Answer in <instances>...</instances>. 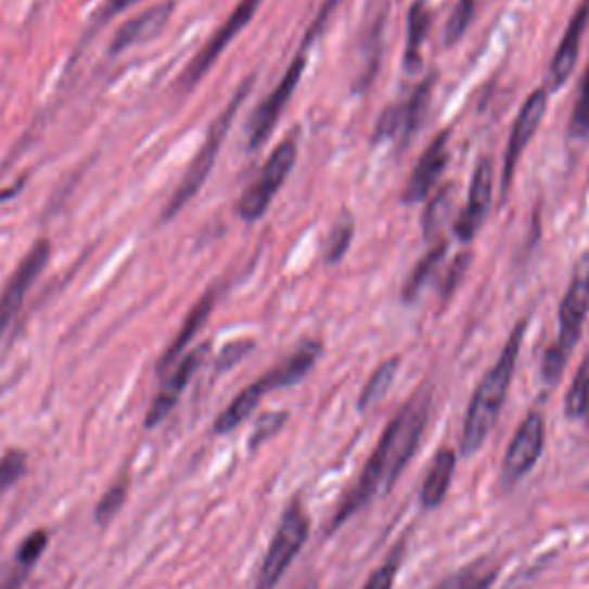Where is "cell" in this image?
<instances>
[{
    "mask_svg": "<svg viewBox=\"0 0 589 589\" xmlns=\"http://www.w3.org/2000/svg\"><path fill=\"white\" fill-rule=\"evenodd\" d=\"M428 410L431 401L428 394L424 392L412 396L410 401L396 412V417L385 428L383 438H380L375 451L371 453L364 472L359 474L357 486L348 492L344 504L338 507L332 527L346 523L357 509L367 507L371 500L387 496L396 479L401 477V472L412 459V453L420 447L428 422Z\"/></svg>",
    "mask_w": 589,
    "mask_h": 589,
    "instance_id": "cell-1",
    "label": "cell"
},
{
    "mask_svg": "<svg viewBox=\"0 0 589 589\" xmlns=\"http://www.w3.org/2000/svg\"><path fill=\"white\" fill-rule=\"evenodd\" d=\"M525 330H527V320H521L514 328V332L509 334L498 362L492 364V369L484 375L477 392H474L472 396L468 414H465V424H463V438H461L463 456L477 453L482 445L486 443L488 433L498 422L509 385H511V377H514V371H516V359L523 346Z\"/></svg>",
    "mask_w": 589,
    "mask_h": 589,
    "instance_id": "cell-2",
    "label": "cell"
},
{
    "mask_svg": "<svg viewBox=\"0 0 589 589\" xmlns=\"http://www.w3.org/2000/svg\"><path fill=\"white\" fill-rule=\"evenodd\" d=\"M252 84H254V76H249V79H246L238 88V92L233 94V100L228 102V106L223 108L221 116L215 120L210 131H207V139H205L203 148L199 150V155L194 157L192 166L187 168V174H184L180 187L176 189L174 199H170L168 205H166L164 219H174L182 210V207L199 194V189L205 184L207 176H210V170H213V166L217 162V155H219V150L223 145L228 129H231V125H233V118L238 116V111H240L242 102L246 100V94L252 92Z\"/></svg>",
    "mask_w": 589,
    "mask_h": 589,
    "instance_id": "cell-3",
    "label": "cell"
},
{
    "mask_svg": "<svg viewBox=\"0 0 589 589\" xmlns=\"http://www.w3.org/2000/svg\"><path fill=\"white\" fill-rule=\"evenodd\" d=\"M307 539H309V518L304 514L299 502H293L286 511H283L272 543L268 548V553H265L256 589H274L283 574L289 572V566L295 562Z\"/></svg>",
    "mask_w": 589,
    "mask_h": 589,
    "instance_id": "cell-4",
    "label": "cell"
},
{
    "mask_svg": "<svg viewBox=\"0 0 589 589\" xmlns=\"http://www.w3.org/2000/svg\"><path fill=\"white\" fill-rule=\"evenodd\" d=\"M295 162H297V141L295 139H286L281 145H277L268 164L263 166L258 180L249 189H246L244 196L240 199L238 213L244 221H256L265 213H268V207L272 205L274 196L279 194L281 184L286 182V178L291 176Z\"/></svg>",
    "mask_w": 589,
    "mask_h": 589,
    "instance_id": "cell-5",
    "label": "cell"
},
{
    "mask_svg": "<svg viewBox=\"0 0 589 589\" xmlns=\"http://www.w3.org/2000/svg\"><path fill=\"white\" fill-rule=\"evenodd\" d=\"M263 0H240L235 5V10L231 12V16L226 18V22L219 26V30L210 37V40L205 42V47L194 55V61L187 65V69L180 76V88L182 90H192L203 76L213 69V65L217 63L219 55L226 51V47L231 44L235 37L242 33V28L252 22L254 14L258 12Z\"/></svg>",
    "mask_w": 589,
    "mask_h": 589,
    "instance_id": "cell-6",
    "label": "cell"
},
{
    "mask_svg": "<svg viewBox=\"0 0 589 589\" xmlns=\"http://www.w3.org/2000/svg\"><path fill=\"white\" fill-rule=\"evenodd\" d=\"M49 256H51L49 240H40L30 246V252L24 256V260L16 265L14 274L8 281V286L3 289V293H0V338H3L5 332L10 330L30 286L47 268Z\"/></svg>",
    "mask_w": 589,
    "mask_h": 589,
    "instance_id": "cell-7",
    "label": "cell"
},
{
    "mask_svg": "<svg viewBox=\"0 0 589 589\" xmlns=\"http://www.w3.org/2000/svg\"><path fill=\"white\" fill-rule=\"evenodd\" d=\"M304 69H307V55L299 53L297 59L291 63V67L286 69V74L281 76V81L277 84V88L268 94V98L263 100V104L256 108L252 125H249V145L252 150L260 148L268 137L272 135V129L277 127L283 108L289 106L293 92L302 79Z\"/></svg>",
    "mask_w": 589,
    "mask_h": 589,
    "instance_id": "cell-8",
    "label": "cell"
},
{
    "mask_svg": "<svg viewBox=\"0 0 589 589\" xmlns=\"http://www.w3.org/2000/svg\"><path fill=\"white\" fill-rule=\"evenodd\" d=\"M587 311H589V254H585L578 260L572 286L566 289V295L560 304V336L555 346L564 355H572V350L576 348Z\"/></svg>",
    "mask_w": 589,
    "mask_h": 589,
    "instance_id": "cell-9",
    "label": "cell"
},
{
    "mask_svg": "<svg viewBox=\"0 0 589 589\" xmlns=\"http://www.w3.org/2000/svg\"><path fill=\"white\" fill-rule=\"evenodd\" d=\"M546 108H548L546 90H535L525 100L514 127H511V137H509L507 150H504V166H502V196H507L511 182H514L521 155L529 145L532 137L537 135V129L546 116Z\"/></svg>",
    "mask_w": 589,
    "mask_h": 589,
    "instance_id": "cell-10",
    "label": "cell"
},
{
    "mask_svg": "<svg viewBox=\"0 0 589 589\" xmlns=\"http://www.w3.org/2000/svg\"><path fill=\"white\" fill-rule=\"evenodd\" d=\"M543 435H546V428H543L541 414L529 412L507 449L504 472H502L504 482L514 484L537 465L539 456L543 451Z\"/></svg>",
    "mask_w": 589,
    "mask_h": 589,
    "instance_id": "cell-11",
    "label": "cell"
},
{
    "mask_svg": "<svg viewBox=\"0 0 589 589\" xmlns=\"http://www.w3.org/2000/svg\"><path fill=\"white\" fill-rule=\"evenodd\" d=\"M449 164V131H443L433 139V143L422 152L420 162L412 168L410 180L404 189V203L412 205L424 201L431 192L435 182L440 180L445 168Z\"/></svg>",
    "mask_w": 589,
    "mask_h": 589,
    "instance_id": "cell-12",
    "label": "cell"
},
{
    "mask_svg": "<svg viewBox=\"0 0 589 589\" xmlns=\"http://www.w3.org/2000/svg\"><path fill=\"white\" fill-rule=\"evenodd\" d=\"M207 350H210V346H201V348L192 350L189 355H184L180 359V364L176 367V371L166 377V383L162 385L159 394L155 396V401H152V406H150V410L145 414V426L148 428H155L162 420H166V414L176 408L182 392L189 385V380H192L194 373L201 369L203 359L207 357Z\"/></svg>",
    "mask_w": 589,
    "mask_h": 589,
    "instance_id": "cell-13",
    "label": "cell"
},
{
    "mask_svg": "<svg viewBox=\"0 0 589 589\" xmlns=\"http://www.w3.org/2000/svg\"><path fill=\"white\" fill-rule=\"evenodd\" d=\"M490 196H492V162L484 157L477 164V168H474L468 205L463 207L461 217L456 219V223H453L456 238L463 240V242H470L474 235H477V231L488 215Z\"/></svg>",
    "mask_w": 589,
    "mask_h": 589,
    "instance_id": "cell-14",
    "label": "cell"
},
{
    "mask_svg": "<svg viewBox=\"0 0 589 589\" xmlns=\"http://www.w3.org/2000/svg\"><path fill=\"white\" fill-rule=\"evenodd\" d=\"M587 26H589V0H582L576 14L572 16V22H568V26H566V33L560 40L553 63H550V72H548L550 90H558L560 86H564L568 76L574 74L576 63H578V53H580V42H582Z\"/></svg>",
    "mask_w": 589,
    "mask_h": 589,
    "instance_id": "cell-15",
    "label": "cell"
},
{
    "mask_svg": "<svg viewBox=\"0 0 589 589\" xmlns=\"http://www.w3.org/2000/svg\"><path fill=\"white\" fill-rule=\"evenodd\" d=\"M170 14H174V3H159L155 8H150L137 16H131L129 22H125L116 37L111 40V53H120L127 51L137 44L155 40V37L164 30V26L168 24Z\"/></svg>",
    "mask_w": 589,
    "mask_h": 589,
    "instance_id": "cell-16",
    "label": "cell"
},
{
    "mask_svg": "<svg viewBox=\"0 0 589 589\" xmlns=\"http://www.w3.org/2000/svg\"><path fill=\"white\" fill-rule=\"evenodd\" d=\"M320 353H322V346L318 344V341H307V344L299 346L289 359H283V362L277 364L272 371L258 377L260 387L265 389V394H270L274 389L291 387V385L299 383V380L313 369Z\"/></svg>",
    "mask_w": 589,
    "mask_h": 589,
    "instance_id": "cell-17",
    "label": "cell"
},
{
    "mask_svg": "<svg viewBox=\"0 0 589 589\" xmlns=\"http://www.w3.org/2000/svg\"><path fill=\"white\" fill-rule=\"evenodd\" d=\"M215 302H217V291H210V293H205L199 302H196V307L189 311L187 320H184V325L180 330V334L174 338V344L168 346V350L164 353L162 357V362H159V369H168L170 364L176 362V359H180V355L184 353V348L189 346V341H194V336L199 334V330L205 325V320L207 316L213 313L215 309Z\"/></svg>",
    "mask_w": 589,
    "mask_h": 589,
    "instance_id": "cell-18",
    "label": "cell"
},
{
    "mask_svg": "<svg viewBox=\"0 0 589 589\" xmlns=\"http://www.w3.org/2000/svg\"><path fill=\"white\" fill-rule=\"evenodd\" d=\"M453 470H456V456L451 449H440L438 453H435L433 465L422 486V504L426 509L443 504V500L447 498V490L451 486Z\"/></svg>",
    "mask_w": 589,
    "mask_h": 589,
    "instance_id": "cell-19",
    "label": "cell"
},
{
    "mask_svg": "<svg viewBox=\"0 0 589 589\" xmlns=\"http://www.w3.org/2000/svg\"><path fill=\"white\" fill-rule=\"evenodd\" d=\"M263 396H265V392L258 385V380H256V383H252L249 387H246V389H242L233 398L231 406H228L219 414V420L215 424V433H231V431H235L246 420V417H249L256 410V406L260 404Z\"/></svg>",
    "mask_w": 589,
    "mask_h": 589,
    "instance_id": "cell-20",
    "label": "cell"
},
{
    "mask_svg": "<svg viewBox=\"0 0 589 589\" xmlns=\"http://www.w3.org/2000/svg\"><path fill=\"white\" fill-rule=\"evenodd\" d=\"M428 26H431V12L424 0H417V3H412L410 16H408V42H406L408 69H414L422 63V47L426 40Z\"/></svg>",
    "mask_w": 589,
    "mask_h": 589,
    "instance_id": "cell-21",
    "label": "cell"
},
{
    "mask_svg": "<svg viewBox=\"0 0 589 589\" xmlns=\"http://www.w3.org/2000/svg\"><path fill=\"white\" fill-rule=\"evenodd\" d=\"M433 88H435V74L426 76V79L414 88L410 102L404 106L406 108V118H404V143L410 141V137L414 135L417 129L422 127V120L426 116V108H428V102H431V94H433Z\"/></svg>",
    "mask_w": 589,
    "mask_h": 589,
    "instance_id": "cell-22",
    "label": "cell"
},
{
    "mask_svg": "<svg viewBox=\"0 0 589 589\" xmlns=\"http://www.w3.org/2000/svg\"><path fill=\"white\" fill-rule=\"evenodd\" d=\"M398 373V357H392L387 359V362L380 364L373 375L369 377V383L362 392V396H359V410H369L373 408L377 401H383L385 394L389 392L394 377Z\"/></svg>",
    "mask_w": 589,
    "mask_h": 589,
    "instance_id": "cell-23",
    "label": "cell"
},
{
    "mask_svg": "<svg viewBox=\"0 0 589 589\" xmlns=\"http://www.w3.org/2000/svg\"><path fill=\"white\" fill-rule=\"evenodd\" d=\"M447 254V242H438L433 246V249L414 265V270L410 272L408 281H406V289H404V299L406 302H412L417 295L422 293V289L426 286V281L428 277L435 272V268H438V265L443 263Z\"/></svg>",
    "mask_w": 589,
    "mask_h": 589,
    "instance_id": "cell-24",
    "label": "cell"
},
{
    "mask_svg": "<svg viewBox=\"0 0 589 589\" xmlns=\"http://www.w3.org/2000/svg\"><path fill=\"white\" fill-rule=\"evenodd\" d=\"M451 203H453V196L449 194V187H443L438 194H433V199H431L428 205H426L424 221H422L426 240H433L435 235L440 233V228H443L445 221L449 219Z\"/></svg>",
    "mask_w": 589,
    "mask_h": 589,
    "instance_id": "cell-25",
    "label": "cell"
},
{
    "mask_svg": "<svg viewBox=\"0 0 589 589\" xmlns=\"http://www.w3.org/2000/svg\"><path fill=\"white\" fill-rule=\"evenodd\" d=\"M564 410L568 420H578V417L587 414L589 410V359H585L574 377L572 387H568Z\"/></svg>",
    "mask_w": 589,
    "mask_h": 589,
    "instance_id": "cell-26",
    "label": "cell"
},
{
    "mask_svg": "<svg viewBox=\"0 0 589 589\" xmlns=\"http://www.w3.org/2000/svg\"><path fill=\"white\" fill-rule=\"evenodd\" d=\"M492 580H496V572H492V568L484 564H474L463 568L461 574L451 576L435 589H488Z\"/></svg>",
    "mask_w": 589,
    "mask_h": 589,
    "instance_id": "cell-27",
    "label": "cell"
},
{
    "mask_svg": "<svg viewBox=\"0 0 589 589\" xmlns=\"http://www.w3.org/2000/svg\"><path fill=\"white\" fill-rule=\"evenodd\" d=\"M589 135V65L580 79L578 100L572 113V120H568V137L580 141Z\"/></svg>",
    "mask_w": 589,
    "mask_h": 589,
    "instance_id": "cell-28",
    "label": "cell"
},
{
    "mask_svg": "<svg viewBox=\"0 0 589 589\" xmlns=\"http://www.w3.org/2000/svg\"><path fill=\"white\" fill-rule=\"evenodd\" d=\"M353 231H355V223L350 217L338 219V223L332 228L330 240H328V249H325V260L330 265L338 263L348 254V246L353 242Z\"/></svg>",
    "mask_w": 589,
    "mask_h": 589,
    "instance_id": "cell-29",
    "label": "cell"
},
{
    "mask_svg": "<svg viewBox=\"0 0 589 589\" xmlns=\"http://www.w3.org/2000/svg\"><path fill=\"white\" fill-rule=\"evenodd\" d=\"M472 16H474V0H459L456 8L451 10V16H449L447 28H445V44L447 47H453L456 42L461 40L465 30L470 28Z\"/></svg>",
    "mask_w": 589,
    "mask_h": 589,
    "instance_id": "cell-30",
    "label": "cell"
},
{
    "mask_svg": "<svg viewBox=\"0 0 589 589\" xmlns=\"http://www.w3.org/2000/svg\"><path fill=\"white\" fill-rule=\"evenodd\" d=\"M26 453L24 451H8L3 459H0V496H3V492L14 486L18 479L24 477V472H26Z\"/></svg>",
    "mask_w": 589,
    "mask_h": 589,
    "instance_id": "cell-31",
    "label": "cell"
},
{
    "mask_svg": "<svg viewBox=\"0 0 589 589\" xmlns=\"http://www.w3.org/2000/svg\"><path fill=\"white\" fill-rule=\"evenodd\" d=\"M127 479H120L116 486H113L106 496L100 500L98 509H94V521H98L100 525H106L108 521H113V516L118 514L120 507L125 504V498H127Z\"/></svg>",
    "mask_w": 589,
    "mask_h": 589,
    "instance_id": "cell-32",
    "label": "cell"
},
{
    "mask_svg": "<svg viewBox=\"0 0 589 589\" xmlns=\"http://www.w3.org/2000/svg\"><path fill=\"white\" fill-rule=\"evenodd\" d=\"M404 118H406V108L404 106H389L383 113H380V118L375 123L373 129V143H383L389 141L398 129H404Z\"/></svg>",
    "mask_w": 589,
    "mask_h": 589,
    "instance_id": "cell-33",
    "label": "cell"
},
{
    "mask_svg": "<svg viewBox=\"0 0 589 589\" xmlns=\"http://www.w3.org/2000/svg\"><path fill=\"white\" fill-rule=\"evenodd\" d=\"M396 574H398V550H394V555L383 566L375 568L362 589H392Z\"/></svg>",
    "mask_w": 589,
    "mask_h": 589,
    "instance_id": "cell-34",
    "label": "cell"
},
{
    "mask_svg": "<svg viewBox=\"0 0 589 589\" xmlns=\"http://www.w3.org/2000/svg\"><path fill=\"white\" fill-rule=\"evenodd\" d=\"M47 535L44 532H33V535L22 543V548H18V553H16V562L22 564V566H30L35 564L37 560H40V555L44 553V548H47Z\"/></svg>",
    "mask_w": 589,
    "mask_h": 589,
    "instance_id": "cell-35",
    "label": "cell"
},
{
    "mask_svg": "<svg viewBox=\"0 0 589 589\" xmlns=\"http://www.w3.org/2000/svg\"><path fill=\"white\" fill-rule=\"evenodd\" d=\"M470 260H472V256H470V254H459V256L453 258L451 268H449V272L445 274V279H443V286H440L443 297H449V295L456 291V286H459V283L463 281V277H465V272H468V265H470Z\"/></svg>",
    "mask_w": 589,
    "mask_h": 589,
    "instance_id": "cell-36",
    "label": "cell"
},
{
    "mask_svg": "<svg viewBox=\"0 0 589 589\" xmlns=\"http://www.w3.org/2000/svg\"><path fill=\"white\" fill-rule=\"evenodd\" d=\"M338 5H341V0H325V3L320 5L318 16L313 18V24L309 26L307 35H304V47H309V44L316 40V37L322 33V28L328 26V22H330L332 14L336 12V8H338Z\"/></svg>",
    "mask_w": 589,
    "mask_h": 589,
    "instance_id": "cell-37",
    "label": "cell"
},
{
    "mask_svg": "<svg viewBox=\"0 0 589 589\" xmlns=\"http://www.w3.org/2000/svg\"><path fill=\"white\" fill-rule=\"evenodd\" d=\"M566 357L558 346H550L543 355V377L548 380V383H555V380L560 377V373L564 371V364H566Z\"/></svg>",
    "mask_w": 589,
    "mask_h": 589,
    "instance_id": "cell-38",
    "label": "cell"
},
{
    "mask_svg": "<svg viewBox=\"0 0 589 589\" xmlns=\"http://www.w3.org/2000/svg\"><path fill=\"white\" fill-rule=\"evenodd\" d=\"M252 348H254V341H235V344L226 346L223 353H221V357H219V364H217L219 371H226V369L235 367L246 353H252Z\"/></svg>",
    "mask_w": 589,
    "mask_h": 589,
    "instance_id": "cell-39",
    "label": "cell"
},
{
    "mask_svg": "<svg viewBox=\"0 0 589 589\" xmlns=\"http://www.w3.org/2000/svg\"><path fill=\"white\" fill-rule=\"evenodd\" d=\"M283 422H286V414H283V412H277V414H268V417H263L260 424L256 426V433H254V438H252V445L256 447V445H260L265 438H270V435H272L274 431H279V428H281V424H283Z\"/></svg>",
    "mask_w": 589,
    "mask_h": 589,
    "instance_id": "cell-40",
    "label": "cell"
},
{
    "mask_svg": "<svg viewBox=\"0 0 589 589\" xmlns=\"http://www.w3.org/2000/svg\"><path fill=\"white\" fill-rule=\"evenodd\" d=\"M137 3H141V0H111V3L106 5V10H104V18L116 16V14H120V12L129 10V8H135Z\"/></svg>",
    "mask_w": 589,
    "mask_h": 589,
    "instance_id": "cell-41",
    "label": "cell"
},
{
    "mask_svg": "<svg viewBox=\"0 0 589 589\" xmlns=\"http://www.w3.org/2000/svg\"><path fill=\"white\" fill-rule=\"evenodd\" d=\"M587 417H589V410H587Z\"/></svg>",
    "mask_w": 589,
    "mask_h": 589,
    "instance_id": "cell-42",
    "label": "cell"
}]
</instances>
